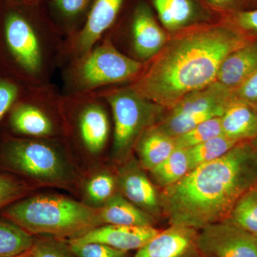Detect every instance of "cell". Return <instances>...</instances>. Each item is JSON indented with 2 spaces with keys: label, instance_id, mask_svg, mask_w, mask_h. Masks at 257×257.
Wrapping results in <instances>:
<instances>
[{
  "label": "cell",
  "instance_id": "cell-1",
  "mask_svg": "<svg viewBox=\"0 0 257 257\" xmlns=\"http://www.w3.org/2000/svg\"><path fill=\"white\" fill-rule=\"evenodd\" d=\"M249 42L242 30L229 25L180 30L168 39L130 88L169 110L187 94L216 82L226 56Z\"/></svg>",
  "mask_w": 257,
  "mask_h": 257
},
{
  "label": "cell",
  "instance_id": "cell-2",
  "mask_svg": "<svg viewBox=\"0 0 257 257\" xmlns=\"http://www.w3.org/2000/svg\"><path fill=\"white\" fill-rule=\"evenodd\" d=\"M256 185L257 145L243 142L160 190L163 216L170 225L199 231L226 220L238 199Z\"/></svg>",
  "mask_w": 257,
  "mask_h": 257
},
{
  "label": "cell",
  "instance_id": "cell-3",
  "mask_svg": "<svg viewBox=\"0 0 257 257\" xmlns=\"http://www.w3.org/2000/svg\"><path fill=\"white\" fill-rule=\"evenodd\" d=\"M1 216L32 235L73 239L102 225L99 208L61 196L24 197L2 211Z\"/></svg>",
  "mask_w": 257,
  "mask_h": 257
},
{
  "label": "cell",
  "instance_id": "cell-4",
  "mask_svg": "<svg viewBox=\"0 0 257 257\" xmlns=\"http://www.w3.org/2000/svg\"><path fill=\"white\" fill-rule=\"evenodd\" d=\"M0 167L15 176L50 185L68 183L73 172L67 160L49 144L8 138L0 146Z\"/></svg>",
  "mask_w": 257,
  "mask_h": 257
},
{
  "label": "cell",
  "instance_id": "cell-5",
  "mask_svg": "<svg viewBox=\"0 0 257 257\" xmlns=\"http://www.w3.org/2000/svg\"><path fill=\"white\" fill-rule=\"evenodd\" d=\"M0 59L12 77L37 79L45 70V39L28 19L17 12H10L4 19L0 35Z\"/></svg>",
  "mask_w": 257,
  "mask_h": 257
},
{
  "label": "cell",
  "instance_id": "cell-6",
  "mask_svg": "<svg viewBox=\"0 0 257 257\" xmlns=\"http://www.w3.org/2000/svg\"><path fill=\"white\" fill-rule=\"evenodd\" d=\"M106 97L114 116L113 157L122 162L130 157L141 135L157 124L165 109L142 97L130 87L114 91Z\"/></svg>",
  "mask_w": 257,
  "mask_h": 257
},
{
  "label": "cell",
  "instance_id": "cell-7",
  "mask_svg": "<svg viewBox=\"0 0 257 257\" xmlns=\"http://www.w3.org/2000/svg\"><path fill=\"white\" fill-rule=\"evenodd\" d=\"M233 90L217 82L187 94L157 123L161 131L176 138L203 121L221 116L233 102Z\"/></svg>",
  "mask_w": 257,
  "mask_h": 257
},
{
  "label": "cell",
  "instance_id": "cell-8",
  "mask_svg": "<svg viewBox=\"0 0 257 257\" xmlns=\"http://www.w3.org/2000/svg\"><path fill=\"white\" fill-rule=\"evenodd\" d=\"M143 67L142 62L123 55L106 40L79 57L72 79L77 89L87 90L135 78Z\"/></svg>",
  "mask_w": 257,
  "mask_h": 257
},
{
  "label": "cell",
  "instance_id": "cell-9",
  "mask_svg": "<svg viewBox=\"0 0 257 257\" xmlns=\"http://www.w3.org/2000/svg\"><path fill=\"white\" fill-rule=\"evenodd\" d=\"M197 244L202 257H257V237L226 220L198 231Z\"/></svg>",
  "mask_w": 257,
  "mask_h": 257
},
{
  "label": "cell",
  "instance_id": "cell-10",
  "mask_svg": "<svg viewBox=\"0 0 257 257\" xmlns=\"http://www.w3.org/2000/svg\"><path fill=\"white\" fill-rule=\"evenodd\" d=\"M121 163L116 176L118 192L156 220L163 217L160 189L149 178L138 161L130 156Z\"/></svg>",
  "mask_w": 257,
  "mask_h": 257
},
{
  "label": "cell",
  "instance_id": "cell-11",
  "mask_svg": "<svg viewBox=\"0 0 257 257\" xmlns=\"http://www.w3.org/2000/svg\"><path fill=\"white\" fill-rule=\"evenodd\" d=\"M160 231L155 226L104 224L78 237L68 239L67 242L73 244L104 243L117 249L130 251L143 247Z\"/></svg>",
  "mask_w": 257,
  "mask_h": 257
},
{
  "label": "cell",
  "instance_id": "cell-12",
  "mask_svg": "<svg viewBox=\"0 0 257 257\" xmlns=\"http://www.w3.org/2000/svg\"><path fill=\"white\" fill-rule=\"evenodd\" d=\"M198 231L186 226L170 225L139 248L133 257H199Z\"/></svg>",
  "mask_w": 257,
  "mask_h": 257
},
{
  "label": "cell",
  "instance_id": "cell-13",
  "mask_svg": "<svg viewBox=\"0 0 257 257\" xmlns=\"http://www.w3.org/2000/svg\"><path fill=\"white\" fill-rule=\"evenodd\" d=\"M132 33L134 50L144 60H150L155 57L169 39L145 4H140L135 10Z\"/></svg>",
  "mask_w": 257,
  "mask_h": 257
},
{
  "label": "cell",
  "instance_id": "cell-14",
  "mask_svg": "<svg viewBox=\"0 0 257 257\" xmlns=\"http://www.w3.org/2000/svg\"><path fill=\"white\" fill-rule=\"evenodd\" d=\"M124 0H96L87 23L74 40V48L79 57L88 53L101 35L114 23Z\"/></svg>",
  "mask_w": 257,
  "mask_h": 257
},
{
  "label": "cell",
  "instance_id": "cell-15",
  "mask_svg": "<svg viewBox=\"0 0 257 257\" xmlns=\"http://www.w3.org/2000/svg\"><path fill=\"white\" fill-rule=\"evenodd\" d=\"M257 69V42H249L226 56L221 62L216 82L234 90Z\"/></svg>",
  "mask_w": 257,
  "mask_h": 257
},
{
  "label": "cell",
  "instance_id": "cell-16",
  "mask_svg": "<svg viewBox=\"0 0 257 257\" xmlns=\"http://www.w3.org/2000/svg\"><path fill=\"white\" fill-rule=\"evenodd\" d=\"M7 114L9 127L17 135L38 138L53 133V124L46 113L27 101L18 99Z\"/></svg>",
  "mask_w": 257,
  "mask_h": 257
},
{
  "label": "cell",
  "instance_id": "cell-17",
  "mask_svg": "<svg viewBox=\"0 0 257 257\" xmlns=\"http://www.w3.org/2000/svg\"><path fill=\"white\" fill-rule=\"evenodd\" d=\"M139 163L150 172L167 160L177 149L175 139L161 131L156 125L147 128L135 145Z\"/></svg>",
  "mask_w": 257,
  "mask_h": 257
},
{
  "label": "cell",
  "instance_id": "cell-18",
  "mask_svg": "<svg viewBox=\"0 0 257 257\" xmlns=\"http://www.w3.org/2000/svg\"><path fill=\"white\" fill-rule=\"evenodd\" d=\"M223 135L238 142L257 138V109L241 101H234L221 116Z\"/></svg>",
  "mask_w": 257,
  "mask_h": 257
},
{
  "label": "cell",
  "instance_id": "cell-19",
  "mask_svg": "<svg viewBox=\"0 0 257 257\" xmlns=\"http://www.w3.org/2000/svg\"><path fill=\"white\" fill-rule=\"evenodd\" d=\"M81 138L92 153H99L105 146L109 133V122L102 106L91 103L84 106L79 118Z\"/></svg>",
  "mask_w": 257,
  "mask_h": 257
},
{
  "label": "cell",
  "instance_id": "cell-20",
  "mask_svg": "<svg viewBox=\"0 0 257 257\" xmlns=\"http://www.w3.org/2000/svg\"><path fill=\"white\" fill-rule=\"evenodd\" d=\"M99 216L102 225L155 226L157 221L153 216L136 207L119 192L99 208Z\"/></svg>",
  "mask_w": 257,
  "mask_h": 257
},
{
  "label": "cell",
  "instance_id": "cell-21",
  "mask_svg": "<svg viewBox=\"0 0 257 257\" xmlns=\"http://www.w3.org/2000/svg\"><path fill=\"white\" fill-rule=\"evenodd\" d=\"M190 171L188 150L177 147L167 160L149 172L152 182L162 190L177 183Z\"/></svg>",
  "mask_w": 257,
  "mask_h": 257
},
{
  "label": "cell",
  "instance_id": "cell-22",
  "mask_svg": "<svg viewBox=\"0 0 257 257\" xmlns=\"http://www.w3.org/2000/svg\"><path fill=\"white\" fill-rule=\"evenodd\" d=\"M34 235L7 219L0 220V257H14L31 249Z\"/></svg>",
  "mask_w": 257,
  "mask_h": 257
},
{
  "label": "cell",
  "instance_id": "cell-23",
  "mask_svg": "<svg viewBox=\"0 0 257 257\" xmlns=\"http://www.w3.org/2000/svg\"><path fill=\"white\" fill-rule=\"evenodd\" d=\"M153 3L161 22L171 31L185 26L194 13L190 0H153Z\"/></svg>",
  "mask_w": 257,
  "mask_h": 257
},
{
  "label": "cell",
  "instance_id": "cell-24",
  "mask_svg": "<svg viewBox=\"0 0 257 257\" xmlns=\"http://www.w3.org/2000/svg\"><path fill=\"white\" fill-rule=\"evenodd\" d=\"M226 220L257 237V185L238 199Z\"/></svg>",
  "mask_w": 257,
  "mask_h": 257
},
{
  "label": "cell",
  "instance_id": "cell-25",
  "mask_svg": "<svg viewBox=\"0 0 257 257\" xmlns=\"http://www.w3.org/2000/svg\"><path fill=\"white\" fill-rule=\"evenodd\" d=\"M239 143L222 134L204 143L187 149L191 171L199 166L224 156L225 154Z\"/></svg>",
  "mask_w": 257,
  "mask_h": 257
},
{
  "label": "cell",
  "instance_id": "cell-26",
  "mask_svg": "<svg viewBox=\"0 0 257 257\" xmlns=\"http://www.w3.org/2000/svg\"><path fill=\"white\" fill-rule=\"evenodd\" d=\"M222 134L221 116H217L203 121L187 133L175 138L176 145L179 148L189 149Z\"/></svg>",
  "mask_w": 257,
  "mask_h": 257
},
{
  "label": "cell",
  "instance_id": "cell-27",
  "mask_svg": "<svg viewBox=\"0 0 257 257\" xmlns=\"http://www.w3.org/2000/svg\"><path fill=\"white\" fill-rule=\"evenodd\" d=\"M85 192L91 204L100 208L118 192L116 177L109 173L94 176L86 186Z\"/></svg>",
  "mask_w": 257,
  "mask_h": 257
},
{
  "label": "cell",
  "instance_id": "cell-28",
  "mask_svg": "<svg viewBox=\"0 0 257 257\" xmlns=\"http://www.w3.org/2000/svg\"><path fill=\"white\" fill-rule=\"evenodd\" d=\"M31 189L30 184L17 176L0 173V212L26 197Z\"/></svg>",
  "mask_w": 257,
  "mask_h": 257
},
{
  "label": "cell",
  "instance_id": "cell-29",
  "mask_svg": "<svg viewBox=\"0 0 257 257\" xmlns=\"http://www.w3.org/2000/svg\"><path fill=\"white\" fill-rule=\"evenodd\" d=\"M32 253L33 257H77L71 251L67 241L54 236L35 240Z\"/></svg>",
  "mask_w": 257,
  "mask_h": 257
},
{
  "label": "cell",
  "instance_id": "cell-30",
  "mask_svg": "<svg viewBox=\"0 0 257 257\" xmlns=\"http://www.w3.org/2000/svg\"><path fill=\"white\" fill-rule=\"evenodd\" d=\"M18 81L10 74L0 72V121L20 96Z\"/></svg>",
  "mask_w": 257,
  "mask_h": 257
},
{
  "label": "cell",
  "instance_id": "cell-31",
  "mask_svg": "<svg viewBox=\"0 0 257 257\" xmlns=\"http://www.w3.org/2000/svg\"><path fill=\"white\" fill-rule=\"evenodd\" d=\"M67 243L71 251L77 257H128L130 255V251L117 249L104 243Z\"/></svg>",
  "mask_w": 257,
  "mask_h": 257
},
{
  "label": "cell",
  "instance_id": "cell-32",
  "mask_svg": "<svg viewBox=\"0 0 257 257\" xmlns=\"http://www.w3.org/2000/svg\"><path fill=\"white\" fill-rule=\"evenodd\" d=\"M233 100L257 105V69L237 89L233 90Z\"/></svg>",
  "mask_w": 257,
  "mask_h": 257
},
{
  "label": "cell",
  "instance_id": "cell-33",
  "mask_svg": "<svg viewBox=\"0 0 257 257\" xmlns=\"http://www.w3.org/2000/svg\"><path fill=\"white\" fill-rule=\"evenodd\" d=\"M90 0H55L57 9L68 18L77 16L87 9Z\"/></svg>",
  "mask_w": 257,
  "mask_h": 257
},
{
  "label": "cell",
  "instance_id": "cell-34",
  "mask_svg": "<svg viewBox=\"0 0 257 257\" xmlns=\"http://www.w3.org/2000/svg\"><path fill=\"white\" fill-rule=\"evenodd\" d=\"M234 21L237 28L243 32H257V10L238 13Z\"/></svg>",
  "mask_w": 257,
  "mask_h": 257
},
{
  "label": "cell",
  "instance_id": "cell-35",
  "mask_svg": "<svg viewBox=\"0 0 257 257\" xmlns=\"http://www.w3.org/2000/svg\"><path fill=\"white\" fill-rule=\"evenodd\" d=\"M213 5L216 6L221 7V8H225V7H229L230 5L234 4L236 0H209Z\"/></svg>",
  "mask_w": 257,
  "mask_h": 257
},
{
  "label": "cell",
  "instance_id": "cell-36",
  "mask_svg": "<svg viewBox=\"0 0 257 257\" xmlns=\"http://www.w3.org/2000/svg\"><path fill=\"white\" fill-rule=\"evenodd\" d=\"M32 256V248L26 252L22 253V254L18 255V256L14 257H31Z\"/></svg>",
  "mask_w": 257,
  "mask_h": 257
},
{
  "label": "cell",
  "instance_id": "cell-37",
  "mask_svg": "<svg viewBox=\"0 0 257 257\" xmlns=\"http://www.w3.org/2000/svg\"><path fill=\"white\" fill-rule=\"evenodd\" d=\"M31 257H33V256H32H32H31Z\"/></svg>",
  "mask_w": 257,
  "mask_h": 257
},
{
  "label": "cell",
  "instance_id": "cell-38",
  "mask_svg": "<svg viewBox=\"0 0 257 257\" xmlns=\"http://www.w3.org/2000/svg\"><path fill=\"white\" fill-rule=\"evenodd\" d=\"M199 257H202V256H201V255H200V256H199Z\"/></svg>",
  "mask_w": 257,
  "mask_h": 257
}]
</instances>
